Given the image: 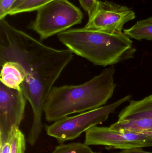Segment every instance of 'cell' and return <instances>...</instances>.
Masks as SVG:
<instances>
[{
	"mask_svg": "<svg viewBox=\"0 0 152 153\" xmlns=\"http://www.w3.org/2000/svg\"><path fill=\"white\" fill-rule=\"evenodd\" d=\"M27 99L21 91L0 83V147L19 128L24 118Z\"/></svg>",
	"mask_w": 152,
	"mask_h": 153,
	"instance_id": "obj_8",
	"label": "cell"
},
{
	"mask_svg": "<svg viewBox=\"0 0 152 153\" xmlns=\"http://www.w3.org/2000/svg\"><path fill=\"white\" fill-rule=\"evenodd\" d=\"M115 72V68L112 66L84 83L53 87L44 106L46 120L55 122L70 114L105 105L116 88L113 80Z\"/></svg>",
	"mask_w": 152,
	"mask_h": 153,
	"instance_id": "obj_2",
	"label": "cell"
},
{
	"mask_svg": "<svg viewBox=\"0 0 152 153\" xmlns=\"http://www.w3.org/2000/svg\"><path fill=\"white\" fill-rule=\"evenodd\" d=\"M110 127L114 130H126L136 133L152 131V117L118 120L111 125Z\"/></svg>",
	"mask_w": 152,
	"mask_h": 153,
	"instance_id": "obj_11",
	"label": "cell"
},
{
	"mask_svg": "<svg viewBox=\"0 0 152 153\" xmlns=\"http://www.w3.org/2000/svg\"><path fill=\"white\" fill-rule=\"evenodd\" d=\"M142 133H144V134H146L152 136V131H146V132H143Z\"/></svg>",
	"mask_w": 152,
	"mask_h": 153,
	"instance_id": "obj_20",
	"label": "cell"
},
{
	"mask_svg": "<svg viewBox=\"0 0 152 153\" xmlns=\"http://www.w3.org/2000/svg\"><path fill=\"white\" fill-rule=\"evenodd\" d=\"M152 117V95L141 100L130 101L118 115V120Z\"/></svg>",
	"mask_w": 152,
	"mask_h": 153,
	"instance_id": "obj_10",
	"label": "cell"
},
{
	"mask_svg": "<svg viewBox=\"0 0 152 153\" xmlns=\"http://www.w3.org/2000/svg\"><path fill=\"white\" fill-rule=\"evenodd\" d=\"M117 153H152V152H148L145 151L142 147H136L131 149L121 150Z\"/></svg>",
	"mask_w": 152,
	"mask_h": 153,
	"instance_id": "obj_19",
	"label": "cell"
},
{
	"mask_svg": "<svg viewBox=\"0 0 152 153\" xmlns=\"http://www.w3.org/2000/svg\"><path fill=\"white\" fill-rule=\"evenodd\" d=\"M124 33L130 38L152 41V17L139 21L132 27L124 30Z\"/></svg>",
	"mask_w": 152,
	"mask_h": 153,
	"instance_id": "obj_12",
	"label": "cell"
},
{
	"mask_svg": "<svg viewBox=\"0 0 152 153\" xmlns=\"http://www.w3.org/2000/svg\"><path fill=\"white\" fill-rule=\"evenodd\" d=\"M17 0H0V20L8 15L11 8Z\"/></svg>",
	"mask_w": 152,
	"mask_h": 153,
	"instance_id": "obj_16",
	"label": "cell"
},
{
	"mask_svg": "<svg viewBox=\"0 0 152 153\" xmlns=\"http://www.w3.org/2000/svg\"><path fill=\"white\" fill-rule=\"evenodd\" d=\"M37 11L35 19L28 27L36 32L41 40L80 24L84 18L81 10L68 0H54Z\"/></svg>",
	"mask_w": 152,
	"mask_h": 153,
	"instance_id": "obj_4",
	"label": "cell"
},
{
	"mask_svg": "<svg viewBox=\"0 0 152 153\" xmlns=\"http://www.w3.org/2000/svg\"><path fill=\"white\" fill-rule=\"evenodd\" d=\"M51 153H98L92 151L88 146L80 143L62 144Z\"/></svg>",
	"mask_w": 152,
	"mask_h": 153,
	"instance_id": "obj_14",
	"label": "cell"
},
{
	"mask_svg": "<svg viewBox=\"0 0 152 153\" xmlns=\"http://www.w3.org/2000/svg\"><path fill=\"white\" fill-rule=\"evenodd\" d=\"M98 0H79L80 5L84 10L87 12L88 15L94 8Z\"/></svg>",
	"mask_w": 152,
	"mask_h": 153,
	"instance_id": "obj_17",
	"label": "cell"
},
{
	"mask_svg": "<svg viewBox=\"0 0 152 153\" xmlns=\"http://www.w3.org/2000/svg\"><path fill=\"white\" fill-rule=\"evenodd\" d=\"M84 144L104 146L108 149H131L152 146V136L126 130H116L110 127L95 126L85 132Z\"/></svg>",
	"mask_w": 152,
	"mask_h": 153,
	"instance_id": "obj_6",
	"label": "cell"
},
{
	"mask_svg": "<svg viewBox=\"0 0 152 153\" xmlns=\"http://www.w3.org/2000/svg\"><path fill=\"white\" fill-rule=\"evenodd\" d=\"M54 0H17L11 8L8 15L37 10L42 6Z\"/></svg>",
	"mask_w": 152,
	"mask_h": 153,
	"instance_id": "obj_13",
	"label": "cell"
},
{
	"mask_svg": "<svg viewBox=\"0 0 152 153\" xmlns=\"http://www.w3.org/2000/svg\"><path fill=\"white\" fill-rule=\"evenodd\" d=\"M12 143V134L10 138L3 146L0 147L1 153H11Z\"/></svg>",
	"mask_w": 152,
	"mask_h": 153,
	"instance_id": "obj_18",
	"label": "cell"
},
{
	"mask_svg": "<svg viewBox=\"0 0 152 153\" xmlns=\"http://www.w3.org/2000/svg\"><path fill=\"white\" fill-rule=\"evenodd\" d=\"M26 149V139L24 134L19 128L14 129L12 133L11 153H25Z\"/></svg>",
	"mask_w": 152,
	"mask_h": 153,
	"instance_id": "obj_15",
	"label": "cell"
},
{
	"mask_svg": "<svg viewBox=\"0 0 152 153\" xmlns=\"http://www.w3.org/2000/svg\"><path fill=\"white\" fill-rule=\"evenodd\" d=\"M86 28L111 34L122 33L125 23L135 18L133 10L108 1H97L88 15Z\"/></svg>",
	"mask_w": 152,
	"mask_h": 153,
	"instance_id": "obj_7",
	"label": "cell"
},
{
	"mask_svg": "<svg viewBox=\"0 0 152 153\" xmlns=\"http://www.w3.org/2000/svg\"><path fill=\"white\" fill-rule=\"evenodd\" d=\"M131 97V95H127L109 105L82 112L76 116L64 117L47 126L46 133L49 136L56 138L61 144L74 140L91 128L107 120L116 108L129 100Z\"/></svg>",
	"mask_w": 152,
	"mask_h": 153,
	"instance_id": "obj_5",
	"label": "cell"
},
{
	"mask_svg": "<svg viewBox=\"0 0 152 153\" xmlns=\"http://www.w3.org/2000/svg\"><path fill=\"white\" fill-rule=\"evenodd\" d=\"M68 49L58 50L44 45L5 19L0 20V65L8 61L18 63L25 79L21 91L33 110V124L28 142L35 144L42 132V117L46 100L54 83L73 59Z\"/></svg>",
	"mask_w": 152,
	"mask_h": 153,
	"instance_id": "obj_1",
	"label": "cell"
},
{
	"mask_svg": "<svg viewBox=\"0 0 152 153\" xmlns=\"http://www.w3.org/2000/svg\"><path fill=\"white\" fill-rule=\"evenodd\" d=\"M0 66L1 83L11 89L21 91V85L25 80L26 76L21 65L16 62L8 61Z\"/></svg>",
	"mask_w": 152,
	"mask_h": 153,
	"instance_id": "obj_9",
	"label": "cell"
},
{
	"mask_svg": "<svg viewBox=\"0 0 152 153\" xmlns=\"http://www.w3.org/2000/svg\"><path fill=\"white\" fill-rule=\"evenodd\" d=\"M57 36L73 53L95 65H112L132 59L136 51L124 32L111 34L84 27L70 29Z\"/></svg>",
	"mask_w": 152,
	"mask_h": 153,
	"instance_id": "obj_3",
	"label": "cell"
}]
</instances>
